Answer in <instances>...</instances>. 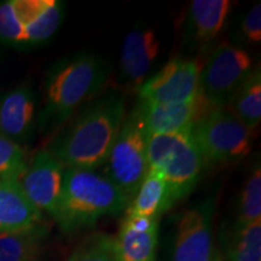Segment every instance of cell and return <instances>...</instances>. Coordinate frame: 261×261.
<instances>
[{
	"mask_svg": "<svg viewBox=\"0 0 261 261\" xmlns=\"http://www.w3.org/2000/svg\"><path fill=\"white\" fill-rule=\"evenodd\" d=\"M261 220V168L257 162L244 181L238 201L236 225Z\"/></svg>",
	"mask_w": 261,
	"mask_h": 261,
	"instance_id": "7402d4cb",
	"label": "cell"
},
{
	"mask_svg": "<svg viewBox=\"0 0 261 261\" xmlns=\"http://www.w3.org/2000/svg\"><path fill=\"white\" fill-rule=\"evenodd\" d=\"M136 109L148 136L191 133L198 120L212 110L201 96L192 102L179 104L138 102Z\"/></svg>",
	"mask_w": 261,
	"mask_h": 261,
	"instance_id": "8fae6325",
	"label": "cell"
},
{
	"mask_svg": "<svg viewBox=\"0 0 261 261\" xmlns=\"http://www.w3.org/2000/svg\"><path fill=\"white\" fill-rule=\"evenodd\" d=\"M46 230L44 225L0 233V261H38Z\"/></svg>",
	"mask_w": 261,
	"mask_h": 261,
	"instance_id": "ffe728a7",
	"label": "cell"
},
{
	"mask_svg": "<svg viewBox=\"0 0 261 261\" xmlns=\"http://www.w3.org/2000/svg\"><path fill=\"white\" fill-rule=\"evenodd\" d=\"M205 166L240 162L250 154L254 130L238 121L226 108L212 109L191 130Z\"/></svg>",
	"mask_w": 261,
	"mask_h": 261,
	"instance_id": "5b68a950",
	"label": "cell"
},
{
	"mask_svg": "<svg viewBox=\"0 0 261 261\" xmlns=\"http://www.w3.org/2000/svg\"><path fill=\"white\" fill-rule=\"evenodd\" d=\"M109 75L107 61L91 51L58 61L45 84V106L39 120L42 132L51 133L65 125L85 102L103 89Z\"/></svg>",
	"mask_w": 261,
	"mask_h": 261,
	"instance_id": "7a4b0ae2",
	"label": "cell"
},
{
	"mask_svg": "<svg viewBox=\"0 0 261 261\" xmlns=\"http://www.w3.org/2000/svg\"><path fill=\"white\" fill-rule=\"evenodd\" d=\"M159 218L126 215L114 246L119 261H156Z\"/></svg>",
	"mask_w": 261,
	"mask_h": 261,
	"instance_id": "4fadbf2b",
	"label": "cell"
},
{
	"mask_svg": "<svg viewBox=\"0 0 261 261\" xmlns=\"http://www.w3.org/2000/svg\"><path fill=\"white\" fill-rule=\"evenodd\" d=\"M23 0H9L0 4V40L25 45Z\"/></svg>",
	"mask_w": 261,
	"mask_h": 261,
	"instance_id": "603a6c76",
	"label": "cell"
},
{
	"mask_svg": "<svg viewBox=\"0 0 261 261\" xmlns=\"http://www.w3.org/2000/svg\"><path fill=\"white\" fill-rule=\"evenodd\" d=\"M241 34L249 44L257 45L261 42V5L257 3L248 10L240 24Z\"/></svg>",
	"mask_w": 261,
	"mask_h": 261,
	"instance_id": "484cf974",
	"label": "cell"
},
{
	"mask_svg": "<svg viewBox=\"0 0 261 261\" xmlns=\"http://www.w3.org/2000/svg\"><path fill=\"white\" fill-rule=\"evenodd\" d=\"M129 197L97 169L65 168L55 220L65 232L93 225L104 215L126 211Z\"/></svg>",
	"mask_w": 261,
	"mask_h": 261,
	"instance_id": "3957f363",
	"label": "cell"
},
{
	"mask_svg": "<svg viewBox=\"0 0 261 261\" xmlns=\"http://www.w3.org/2000/svg\"><path fill=\"white\" fill-rule=\"evenodd\" d=\"M232 3L230 0H194L188 12V35L196 45H208L223 32Z\"/></svg>",
	"mask_w": 261,
	"mask_h": 261,
	"instance_id": "2e32d148",
	"label": "cell"
},
{
	"mask_svg": "<svg viewBox=\"0 0 261 261\" xmlns=\"http://www.w3.org/2000/svg\"><path fill=\"white\" fill-rule=\"evenodd\" d=\"M37 100L28 85H21L0 97V135L19 145L29 142L35 125Z\"/></svg>",
	"mask_w": 261,
	"mask_h": 261,
	"instance_id": "5bb4252c",
	"label": "cell"
},
{
	"mask_svg": "<svg viewBox=\"0 0 261 261\" xmlns=\"http://www.w3.org/2000/svg\"><path fill=\"white\" fill-rule=\"evenodd\" d=\"M148 133L136 107L126 113L109 155L103 165V174L130 198L149 171Z\"/></svg>",
	"mask_w": 261,
	"mask_h": 261,
	"instance_id": "8992f818",
	"label": "cell"
},
{
	"mask_svg": "<svg viewBox=\"0 0 261 261\" xmlns=\"http://www.w3.org/2000/svg\"><path fill=\"white\" fill-rule=\"evenodd\" d=\"M201 65L190 58L177 57L139 86L138 102L179 104L197 99L200 94Z\"/></svg>",
	"mask_w": 261,
	"mask_h": 261,
	"instance_id": "ba28073f",
	"label": "cell"
},
{
	"mask_svg": "<svg viewBox=\"0 0 261 261\" xmlns=\"http://www.w3.org/2000/svg\"><path fill=\"white\" fill-rule=\"evenodd\" d=\"M174 203L171 188L165 177L155 169L149 168L138 190L130 198L126 215L160 218Z\"/></svg>",
	"mask_w": 261,
	"mask_h": 261,
	"instance_id": "e0dca14e",
	"label": "cell"
},
{
	"mask_svg": "<svg viewBox=\"0 0 261 261\" xmlns=\"http://www.w3.org/2000/svg\"><path fill=\"white\" fill-rule=\"evenodd\" d=\"M25 45L41 44L56 34L63 17V6L57 0H23Z\"/></svg>",
	"mask_w": 261,
	"mask_h": 261,
	"instance_id": "ac0fdd59",
	"label": "cell"
},
{
	"mask_svg": "<svg viewBox=\"0 0 261 261\" xmlns=\"http://www.w3.org/2000/svg\"><path fill=\"white\" fill-rule=\"evenodd\" d=\"M226 109L248 128L255 130L261 121V70L254 67L237 92L231 98Z\"/></svg>",
	"mask_w": 261,
	"mask_h": 261,
	"instance_id": "d6986e66",
	"label": "cell"
},
{
	"mask_svg": "<svg viewBox=\"0 0 261 261\" xmlns=\"http://www.w3.org/2000/svg\"><path fill=\"white\" fill-rule=\"evenodd\" d=\"M254 68L250 55L232 44L215 47L200 70V94L211 109L226 108Z\"/></svg>",
	"mask_w": 261,
	"mask_h": 261,
	"instance_id": "52a82bcc",
	"label": "cell"
},
{
	"mask_svg": "<svg viewBox=\"0 0 261 261\" xmlns=\"http://www.w3.org/2000/svg\"><path fill=\"white\" fill-rule=\"evenodd\" d=\"M65 167L48 149L38 151L19 179L25 196L39 211L56 218Z\"/></svg>",
	"mask_w": 261,
	"mask_h": 261,
	"instance_id": "30bf717a",
	"label": "cell"
},
{
	"mask_svg": "<svg viewBox=\"0 0 261 261\" xmlns=\"http://www.w3.org/2000/svg\"><path fill=\"white\" fill-rule=\"evenodd\" d=\"M28 166L23 146L0 135V178L19 181Z\"/></svg>",
	"mask_w": 261,
	"mask_h": 261,
	"instance_id": "d4e9b609",
	"label": "cell"
},
{
	"mask_svg": "<svg viewBox=\"0 0 261 261\" xmlns=\"http://www.w3.org/2000/svg\"><path fill=\"white\" fill-rule=\"evenodd\" d=\"M212 261H224V260L221 259V257H219V256H214L213 260H212Z\"/></svg>",
	"mask_w": 261,
	"mask_h": 261,
	"instance_id": "4316f807",
	"label": "cell"
},
{
	"mask_svg": "<svg viewBox=\"0 0 261 261\" xmlns=\"http://www.w3.org/2000/svg\"><path fill=\"white\" fill-rule=\"evenodd\" d=\"M42 224V213L28 200L16 179L0 178V233L17 232Z\"/></svg>",
	"mask_w": 261,
	"mask_h": 261,
	"instance_id": "9a60e30c",
	"label": "cell"
},
{
	"mask_svg": "<svg viewBox=\"0 0 261 261\" xmlns=\"http://www.w3.org/2000/svg\"><path fill=\"white\" fill-rule=\"evenodd\" d=\"M146 155L149 168L167 180L175 203L195 190L207 167L191 133L150 135Z\"/></svg>",
	"mask_w": 261,
	"mask_h": 261,
	"instance_id": "277c9868",
	"label": "cell"
},
{
	"mask_svg": "<svg viewBox=\"0 0 261 261\" xmlns=\"http://www.w3.org/2000/svg\"><path fill=\"white\" fill-rule=\"evenodd\" d=\"M213 198L182 212L175 225L169 261L213 260Z\"/></svg>",
	"mask_w": 261,
	"mask_h": 261,
	"instance_id": "9c48e42d",
	"label": "cell"
},
{
	"mask_svg": "<svg viewBox=\"0 0 261 261\" xmlns=\"http://www.w3.org/2000/svg\"><path fill=\"white\" fill-rule=\"evenodd\" d=\"M67 261H119L114 246V237L94 233L75 248Z\"/></svg>",
	"mask_w": 261,
	"mask_h": 261,
	"instance_id": "cb8c5ba5",
	"label": "cell"
},
{
	"mask_svg": "<svg viewBox=\"0 0 261 261\" xmlns=\"http://www.w3.org/2000/svg\"><path fill=\"white\" fill-rule=\"evenodd\" d=\"M125 116V96L120 91H110L85 107L55 138L48 150L65 168L102 167Z\"/></svg>",
	"mask_w": 261,
	"mask_h": 261,
	"instance_id": "6da1fadb",
	"label": "cell"
},
{
	"mask_svg": "<svg viewBox=\"0 0 261 261\" xmlns=\"http://www.w3.org/2000/svg\"><path fill=\"white\" fill-rule=\"evenodd\" d=\"M161 40L149 25H137L126 35L120 54V73L125 83L136 90L148 79L160 55Z\"/></svg>",
	"mask_w": 261,
	"mask_h": 261,
	"instance_id": "7c38bea8",
	"label": "cell"
},
{
	"mask_svg": "<svg viewBox=\"0 0 261 261\" xmlns=\"http://www.w3.org/2000/svg\"><path fill=\"white\" fill-rule=\"evenodd\" d=\"M227 261H261V220L236 225Z\"/></svg>",
	"mask_w": 261,
	"mask_h": 261,
	"instance_id": "44dd1931",
	"label": "cell"
}]
</instances>
